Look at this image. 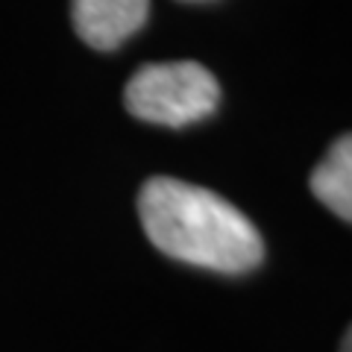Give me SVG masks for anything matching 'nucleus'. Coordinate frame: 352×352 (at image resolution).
<instances>
[{
    "mask_svg": "<svg viewBox=\"0 0 352 352\" xmlns=\"http://www.w3.org/2000/svg\"><path fill=\"white\" fill-rule=\"evenodd\" d=\"M138 217L153 247L214 273H247L264 261V238L220 194L173 176H153L138 194Z\"/></svg>",
    "mask_w": 352,
    "mask_h": 352,
    "instance_id": "1",
    "label": "nucleus"
},
{
    "mask_svg": "<svg viewBox=\"0 0 352 352\" xmlns=\"http://www.w3.org/2000/svg\"><path fill=\"white\" fill-rule=\"evenodd\" d=\"M124 103L138 120L182 129L217 112L220 82L200 62H153L129 76Z\"/></svg>",
    "mask_w": 352,
    "mask_h": 352,
    "instance_id": "2",
    "label": "nucleus"
},
{
    "mask_svg": "<svg viewBox=\"0 0 352 352\" xmlns=\"http://www.w3.org/2000/svg\"><path fill=\"white\" fill-rule=\"evenodd\" d=\"M147 18L150 0H74V30L94 50L120 47Z\"/></svg>",
    "mask_w": 352,
    "mask_h": 352,
    "instance_id": "3",
    "label": "nucleus"
},
{
    "mask_svg": "<svg viewBox=\"0 0 352 352\" xmlns=\"http://www.w3.org/2000/svg\"><path fill=\"white\" fill-rule=\"evenodd\" d=\"M311 194L340 220H352V138L340 135L311 170Z\"/></svg>",
    "mask_w": 352,
    "mask_h": 352,
    "instance_id": "4",
    "label": "nucleus"
},
{
    "mask_svg": "<svg viewBox=\"0 0 352 352\" xmlns=\"http://www.w3.org/2000/svg\"><path fill=\"white\" fill-rule=\"evenodd\" d=\"M349 344H352V340H349V332H346V338H344V352H349Z\"/></svg>",
    "mask_w": 352,
    "mask_h": 352,
    "instance_id": "5",
    "label": "nucleus"
},
{
    "mask_svg": "<svg viewBox=\"0 0 352 352\" xmlns=\"http://www.w3.org/2000/svg\"><path fill=\"white\" fill-rule=\"evenodd\" d=\"M182 3H206V0H182Z\"/></svg>",
    "mask_w": 352,
    "mask_h": 352,
    "instance_id": "6",
    "label": "nucleus"
}]
</instances>
